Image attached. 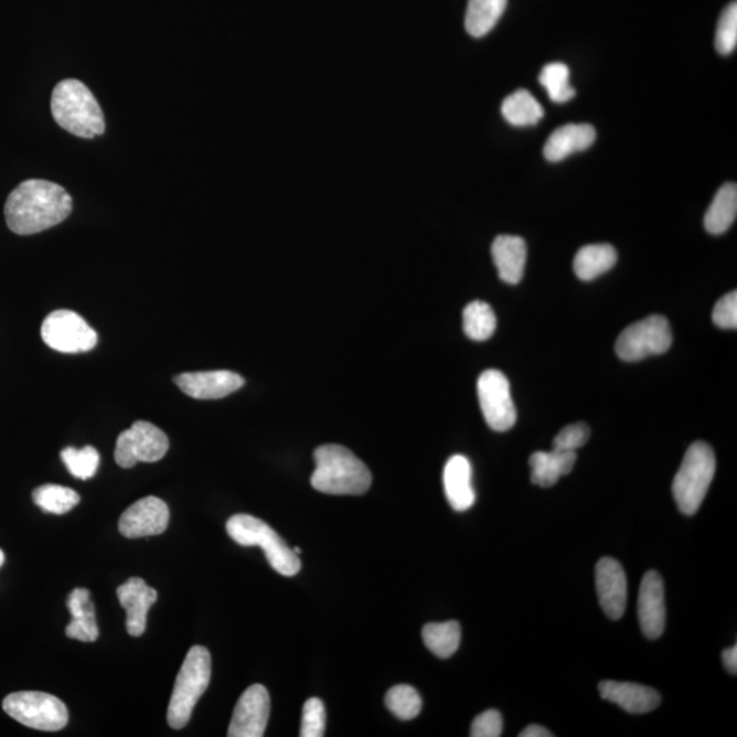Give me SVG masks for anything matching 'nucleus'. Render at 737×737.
Listing matches in <instances>:
<instances>
[{"mask_svg": "<svg viewBox=\"0 0 737 737\" xmlns=\"http://www.w3.org/2000/svg\"><path fill=\"white\" fill-rule=\"evenodd\" d=\"M73 200L65 189L54 182L29 180L10 193L4 217L11 232L32 235L45 232L71 215Z\"/></svg>", "mask_w": 737, "mask_h": 737, "instance_id": "obj_1", "label": "nucleus"}, {"mask_svg": "<svg viewBox=\"0 0 737 737\" xmlns=\"http://www.w3.org/2000/svg\"><path fill=\"white\" fill-rule=\"evenodd\" d=\"M316 470L312 487L325 494H364L372 485V474L366 464L349 448L338 445L321 446L314 452Z\"/></svg>", "mask_w": 737, "mask_h": 737, "instance_id": "obj_2", "label": "nucleus"}, {"mask_svg": "<svg viewBox=\"0 0 737 737\" xmlns=\"http://www.w3.org/2000/svg\"><path fill=\"white\" fill-rule=\"evenodd\" d=\"M51 111L56 124L74 136L94 138L106 130L99 103L88 86L77 79H65L55 86Z\"/></svg>", "mask_w": 737, "mask_h": 737, "instance_id": "obj_3", "label": "nucleus"}, {"mask_svg": "<svg viewBox=\"0 0 737 737\" xmlns=\"http://www.w3.org/2000/svg\"><path fill=\"white\" fill-rule=\"evenodd\" d=\"M211 675L212 660L209 649L203 647L190 649L178 673L167 713V722L171 728L186 727L195 705L209 688Z\"/></svg>", "mask_w": 737, "mask_h": 737, "instance_id": "obj_4", "label": "nucleus"}, {"mask_svg": "<svg viewBox=\"0 0 737 737\" xmlns=\"http://www.w3.org/2000/svg\"><path fill=\"white\" fill-rule=\"evenodd\" d=\"M227 533L242 546H260L270 567L284 577H293L301 569V560L286 541L258 517L238 514L229 517Z\"/></svg>", "mask_w": 737, "mask_h": 737, "instance_id": "obj_5", "label": "nucleus"}, {"mask_svg": "<svg viewBox=\"0 0 737 737\" xmlns=\"http://www.w3.org/2000/svg\"><path fill=\"white\" fill-rule=\"evenodd\" d=\"M714 473L716 457L712 447L704 441L694 442L685 452L672 485L673 498L684 515H694L701 509Z\"/></svg>", "mask_w": 737, "mask_h": 737, "instance_id": "obj_6", "label": "nucleus"}, {"mask_svg": "<svg viewBox=\"0 0 737 737\" xmlns=\"http://www.w3.org/2000/svg\"><path fill=\"white\" fill-rule=\"evenodd\" d=\"M3 711L25 727L55 733L68 723L67 707L56 696L39 691H21L6 696Z\"/></svg>", "mask_w": 737, "mask_h": 737, "instance_id": "obj_7", "label": "nucleus"}, {"mask_svg": "<svg viewBox=\"0 0 737 737\" xmlns=\"http://www.w3.org/2000/svg\"><path fill=\"white\" fill-rule=\"evenodd\" d=\"M672 341L670 321L664 316L653 314L620 333L616 342V354L626 362H638L650 355L666 353Z\"/></svg>", "mask_w": 737, "mask_h": 737, "instance_id": "obj_8", "label": "nucleus"}, {"mask_svg": "<svg viewBox=\"0 0 737 737\" xmlns=\"http://www.w3.org/2000/svg\"><path fill=\"white\" fill-rule=\"evenodd\" d=\"M170 448L169 437L151 423L137 421L122 431L115 446V462L131 469L137 463H153L165 457Z\"/></svg>", "mask_w": 737, "mask_h": 737, "instance_id": "obj_9", "label": "nucleus"}, {"mask_svg": "<svg viewBox=\"0 0 737 737\" xmlns=\"http://www.w3.org/2000/svg\"><path fill=\"white\" fill-rule=\"evenodd\" d=\"M42 338L50 349L65 354L86 353L97 344V333L83 317L72 310H55L45 317Z\"/></svg>", "mask_w": 737, "mask_h": 737, "instance_id": "obj_10", "label": "nucleus"}, {"mask_svg": "<svg viewBox=\"0 0 737 737\" xmlns=\"http://www.w3.org/2000/svg\"><path fill=\"white\" fill-rule=\"evenodd\" d=\"M477 389L489 428L496 431L510 430L516 424V408L505 374L496 368H489L478 378Z\"/></svg>", "mask_w": 737, "mask_h": 737, "instance_id": "obj_11", "label": "nucleus"}, {"mask_svg": "<svg viewBox=\"0 0 737 737\" xmlns=\"http://www.w3.org/2000/svg\"><path fill=\"white\" fill-rule=\"evenodd\" d=\"M270 713V699L268 690L261 684L252 685L242 694L237 706H235L232 724H229V737H261Z\"/></svg>", "mask_w": 737, "mask_h": 737, "instance_id": "obj_12", "label": "nucleus"}, {"mask_svg": "<svg viewBox=\"0 0 737 737\" xmlns=\"http://www.w3.org/2000/svg\"><path fill=\"white\" fill-rule=\"evenodd\" d=\"M170 523V509L163 500L149 496L136 501L119 520V532L126 538H143L164 533Z\"/></svg>", "mask_w": 737, "mask_h": 737, "instance_id": "obj_13", "label": "nucleus"}, {"mask_svg": "<svg viewBox=\"0 0 737 737\" xmlns=\"http://www.w3.org/2000/svg\"><path fill=\"white\" fill-rule=\"evenodd\" d=\"M183 394L194 399H222L245 385L244 377L229 371L182 373L174 378Z\"/></svg>", "mask_w": 737, "mask_h": 737, "instance_id": "obj_14", "label": "nucleus"}, {"mask_svg": "<svg viewBox=\"0 0 737 737\" xmlns=\"http://www.w3.org/2000/svg\"><path fill=\"white\" fill-rule=\"evenodd\" d=\"M664 581L658 572L644 574L638 596V618L644 637L658 639L665 630Z\"/></svg>", "mask_w": 737, "mask_h": 737, "instance_id": "obj_15", "label": "nucleus"}, {"mask_svg": "<svg viewBox=\"0 0 737 737\" xmlns=\"http://www.w3.org/2000/svg\"><path fill=\"white\" fill-rule=\"evenodd\" d=\"M598 600L609 619L623 618L627 606V578L623 566L613 557H602L596 567Z\"/></svg>", "mask_w": 737, "mask_h": 737, "instance_id": "obj_16", "label": "nucleus"}, {"mask_svg": "<svg viewBox=\"0 0 737 737\" xmlns=\"http://www.w3.org/2000/svg\"><path fill=\"white\" fill-rule=\"evenodd\" d=\"M120 606L126 610V630L131 637H141L147 630L149 609L158 600V591L141 578H131L118 587Z\"/></svg>", "mask_w": 737, "mask_h": 737, "instance_id": "obj_17", "label": "nucleus"}, {"mask_svg": "<svg viewBox=\"0 0 737 737\" xmlns=\"http://www.w3.org/2000/svg\"><path fill=\"white\" fill-rule=\"evenodd\" d=\"M598 691L604 699L632 714L653 712L661 704L658 691L642 684L604 681L598 684Z\"/></svg>", "mask_w": 737, "mask_h": 737, "instance_id": "obj_18", "label": "nucleus"}, {"mask_svg": "<svg viewBox=\"0 0 737 737\" xmlns=\"http://www.w3.org/2000/svg\"><path fill=\"white\" fill-rule=\"evenodd\" d=\"M442 481L448 503L455 511L464 512L474 505L473 469L468 458L463 455H453L449 458Z\"/></svg>", "mask_w": 737, "mask_h": 737, "instance_id": "obj_19", "label": "nucleus"}, {"mask_svg": "<svg viewBox=\"0 0 737 737\" xmlns=\"http://www.w3.org/2000/svg\"><path fill=\"white\" fill-rule=\"evenodd\" d=\"M597 138V131L591 125L569 124L553 131L544 147V157L552 163H557L572 154L586 151Z\"/></svg>", "mask_w": 737, "mask_h": 737, "instance_id": "obj_20", "label": "nucleus"}, {"mask_svg": "<svg viewBox=\"0 0 737 737\" xmlns=\"http://www.w3.org/2000/svg\"><path fill=\"white\" fill-rule=\"evenodd\" d=\"M492 257L501 280L509 285L521 284L527 258L525 239L516 235H499L492 245Z\"/></svg>", "mask_w": 737, "mask_h": 737, "instance_id": "obj_21", "label": "nucleus"}, {"mask_svg": "<svg viewBox=\"0 0 737 737\" xmlns=\"http://www.w3.org/2000/svg\"><path fill=\"white\" fill-rule=\"evenodd\" d=\"M68 612L72 615L71 624L66 627V635L77 641L89 643L99 638V627L96 623L95 606L90 600L89 590L78 587L67 598Z\"/></svg>", "mask_w": 737, "mask_h": 737, "instance_id": "obj_22", "label": "nucleus"}, {"mask_svg": "<svg viewBox=\"0 0 737 737\" xmlns=\"http://www.w3.org/2000/svg\"><path fill=\"white\" fill-rule=\"evenodd\" d=\"M577 458V451H562V449L533 453L528 460L530 468H532V482L541 488L555 485L563 476L572 473Z\"/></svg>", "mask_w": 737, "mask_h": 737, "instance_id": "obj_23", "label": "nucleus"}, {"mask_svg": "<svg viewBox=\"0 0 737 737\" xmlns=\"http://www.w3.org/2000/svg\"><path fill=\"white\" fill-rule=\"evenodd\" d=\"M616 263L618 252L612 245H587L575 256L574 270L580 280L591 281L612 269Z\"/></svg>", "mask_w": 737, "mask_h": 737, "instance_id": "obj_24", "label": "nucleus"}, {"mask_svg": "<svg viewBox=\"0 0 737 737\" xmlns=\"http://www.w3.org/2000/svg\"><path fill=\"white\" fill-rule=\"evenodd\" d=\"M737 186L736 183H725L718 190L716 197L705 215V228L713 235L727 233L736 221Z\"/></svg>", "mask_w": 737, "mask_h": 737, "instance_id": "obj_25", "label": "nucleus"}, {"mask_svg": "<svg viewBox=\"0 0 737 737\" xmlns=\"http://www.w3.org/2000/svg\"><path fill=\"white\" fill-rule=\"evenodd\" d=\"M509 0H469L466 31L473 38L487 36L504 14Z\"/></svg>", "mask_w": 737, "mask_h": 737, "instance_id": "obj_26", "label": "nucleus"}, {"mask_svg": "<svg viewBox=\"0 0 737 737\" xmlns=\"http://www.w3.org/2000/svg\"><path fill=\"white\" fill-rule=\"evenodd\" d=\"M504 119L516 128L534 126L544 118L545 111L528 90L520 89L511 94L501 105Z\"/></svg>", "mask_w": 737, "mask_h": 737, "instance_id": "obj_27", "label": "nucleus"}, {"mask_svg": "<svg viewBox=\"0 0 737 737\" xmlns=\"http://www.w3.org/2000/svg\"><path fill=\"white\" fill-rule=\"evenodd\" d=\"M462 638V630L458 621H446V623L426 624L423 630V639L426 648L440 659H449L457 653Z\"/></svg>", "mask_w": 737, "mask_h": 737, "instance_id": "obj_28", "label": "nucleus"}, {"mask_svg": "<svg viewBox=\"0 0 737 737\" xmlns=\"http://www.w3.org/2000/svg\"><path fill=\"white\" fill-rule=\"evenodd\" d=\"M498 320L491 305L470 302L463 310V331L471 341L483 342L493 337Z\"/></svg>", "mask_w": 737, "mask_h": 737, "instance_id": "obj_29", "label": "nucleus"}, {"mask_svg": "<svg viewBox=\"0 0 737 737\" xmlns=\"http://www.w3.org/2000/svg\"><path fill=\"white\" fill-rule=\"evenodd\" d=\"M79 494L71 488L53 485H43L34 489V504L47 514L63 515L72 511L79 503Z\"/></svg>", "mask_w": 737, "mask_h": 737, "instance_id": "obj_30", "label": "nucleus"}, {"mask_svg": "<svg viewBox=\"0 0 737 737\" xmlns=\"http://www.w3.org/2000/svg\"><path fill=\"white\" fill-rule=\"evenodd\" d=\"M538 79L548 92L549 99L557 105H563L577 95V90L569 84V68L564 63H549L541 71Z\"/></svg>", "mask_w": 737, "mask_h": 737, "instance_id": "obj_31", "label": "nucleus"}, {"mask_svg": "<svg viewBox=\"0 0 737 737\" xmlns=\"http://www.w3.org/2000/svg\"><path fill=\"white\" fill-rule=\"evenodd\" d=\"M385 705L396 718L408 722L416 718L423 709L421 695L412 685L399 684L391 688L385 695Z\"/></svg>", "mask_w": 737, "mask_h": 737, "instance_id": "obj_32", "label": "nucleus"}, {"mask_svg": "<svg viewBox=\"0 0 737 737\" xmlns=\"http://www.w3.org/2000/svg\"><path fill=\"white\" fill-rule=\"evenodd\" d=\"M63 463L66 464L68 473L78 480H89L95 477L100 464V455L94 447L76 449L67 447L61 452Z\"/></svg>", "mask_w": 737, "mask_h": 737, "instance_id": "obj_33", "label": "nucleus"}, {"mask_svg": "<svg viewBox=\"0 0 737 737\" xmlns=\"http://www.w3.org/2000/svg\"><path fill=\"white\" fill-rule=\"evenodd\" d=\"M737 45V4L733 2L719 17L716 49L722 55L733 54Z\"/></svg>", "mask_w": 737, "mask_h": 737, "instance_id": "obj_34", "label": "nucleus"}, {"mask_svg": "<svg viewBox=\"0 0 737 737\" xmlns=\"http://www.w3.org/2000/svg\"><path fill=\"white\" fill-rule=\"evenodd\" d=\"M325 706L319 698L305 702L302 709L301 737H321L325 735Z\"/></svg>", "mask_w": 737, "mask_h": 737, "instance_id": "obj_35", "label": "nucleus"}, {"mask_svg": "<svg viewBox=\"0 0 737 737\" xmlns=\"http://www.w3.org/2000/svg\"><path fill=\"white\" fill-rule=\"evenodd\" d=\"M590 439V428L585 423L566 426L553 440V449L577 451Z\"/></svg>", "mask_w": 737, "mask_h": 737, "instance_id": "obj_36", "label": "nucleus"}, {"mask_svg": "<svg viewBox=\"0 0 737 737\" xmlns=\"http://www.w3.org/2000/svg\"><path fill=\"white\" fill-rule=\"evenodd\" d=\"M713 321L723 330H736L737 328V293H727L719 299L713 310Z\"/></svg>", "mask_w": 737, "mask_h": 737, "instance_id": "obj_37", "label": "nucleus"}, {"mask_svg": "<svg viewBox=\"0 0 737 737\" xmlns=\"http://www.w3.org/2000/svg\"><path fill=\"white\" fill-rule=\"evenodd\" d=\"M503 734V717L498 711H487L480 714L471 725L470 736L499 737Z\"/></svg>", "mask_w": 737, "mask_h": 737, "instance_id": "obj_38", "label": "nucleus"}, {"mask_svg": "<svg viewBox=\"0 0 737 737\" xmlns=\"http://www.w3.org/2000/svg\"><path fill=\"white\" fill-rule=\"evenodd\" d=\"M723 661L725 667H727L729 673H733V675H736L737 673V648H730L727 650H724L723 652Z\"/></svg>", "mask_w": 737, "mask_h": 737, "instance_id": "obj_39", "label": "nucleus"}, {"mask_svg": "<svg viewBox=\"0 0 737 737\" xmlns=\"http://www.w3.org/2000/svg\"><path fill=\"white\" fill-rule=\"evenodd\" d=\"M553 736L548 729L541 727V725H528L523 729L520 737H551Z\"/></svg>", "mask_w": 737, "mask_h": 737, "instance_id": "obj_40", "label": "nucleus"}, {"mask_svg": "<svg viewBox=\"0 0 737 737\" xmlns=\"http://www.w3.org/2000/svg\"><path fill=\"white\" fill-rule=\"evenodd\" d=\"M4 558H6V557H4V553H3V551H2V549H0V567H2V566H3V563H4Z\"/></svg>", "mask_w": 737, "mask_h": 737, "instance_id": "obj_41", "label": "nucleus"}, {"mask_svg": "<svg viewBox=\"0 0 737 737\" xmlns=\"http://www.w3.org/2000/svg\"><path fill=\"white\" fill-rule=\"evenodd\" d=\"M292 551L296 552V555H298V556L301 555V549H299V548H293Z\"/></svg>", "mask_w": 737, "mask_h": 737, "instance_id": "obj_42", "label": "nucleus"}]
</instances>
